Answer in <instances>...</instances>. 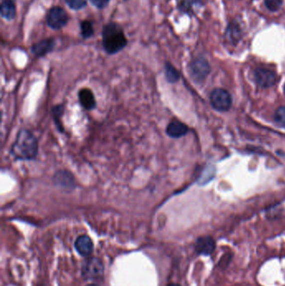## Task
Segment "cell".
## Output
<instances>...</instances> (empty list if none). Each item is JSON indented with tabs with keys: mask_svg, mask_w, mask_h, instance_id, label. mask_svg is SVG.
Returning <instances> with one entry per match:
<instances>
[{
	"mask_svg": "<svg viewBox=\"0 0 285 286\" xmlns=\"http://www.w3.org/2000/svg\"><path fill=\"white\" fill-rule=\"evenodd\" d=\"M39 152L37 137L30 130L22 129L11 147V152L16 160L31 161L36 159Z\"/></svg>",
	"mask_w": 285,
	"mask_h": 286,
	"instance_id": "6da1fadb",
	"label": "cell"
},
{
	"mask_svg": "<svg viewBox=\"0 0 285 286\" xmlns=\"http://www.w3.org/2000/svg\"><path fill=\"white\" fill-rule=\"evenodd\" d=\"M102 45L106 53L110 55L123 50L127 45V41L121 26L115 23L106 25L102 33Z\"/></svg>",
	"mask_w": 285,
	"mask_h": 286,
	"instance_id": "7a4b0ae2",
	"label": "cell"
},
{
	"mask_svg": "<svg viewBox=\"0 0 285 286\" xmlns=\"http://www.w3.org/2000/svg\"><path fill=\"white\" fill-rule=\"evenodd\" d=\"M212 107L219 112H227L232 107V97L224 89H215L210 95Z\"/></svg>",
	"mask_w": 285,
	"mask_h": 286,
	"instance_id": "3957f363",
	"label": "cell"
},
{
	"mask_svg": "<svg viewBox=\"0 0 285 286\" xmlns=\"http://www.w3.org/2000/svg\"><path fill=\"white\" fill-rule=\"evenodd\" d=\"M104 264L100 258L91 257L84 261L81 266V274L87 279L100 278L103 275Z\"/></svg>",
	"mask_w": 285,
	"mask_h": 286,
	"instance_id": "277c9868",
	"label": "cell"
},
{
	"mask_svg": "<svg viewBox=\"0 0 285 286\" xmlns=\"http://www.w3.org/2000/svg\"><path fill=\"white\" fill-rule=\"evenodd\" d=\"M209 64L204 58L195 59L190 65V73L197 82H202L210 73Z\"/></svg>",
	"mask_w": 285,
	"mask_h": 286,
	"instance_id": "5b68a950",
	"label": "cell"
},
{
	"mask_svg": "<svg viewBox=\"0 0 285 286\" xmlns=\"http://www.w3.org/2000/svg\"><path fill=\"white\" fill-rule=\"evenodd\" d=\"M46 22L51 28L60 30L68 23V16L64 9L54 7L47 14Z\"/></svg>",
	"mask_w": 285,
	"mask_h": 286,
	"instance_id": "8992f818",
	"label": "cell"
},
{
	"mask_svg": "<svg viewBox=\"0 0 285 286\" xmlns=\"http://www.w3.org/2000/svg\"><path fill=\"white\" fill-rule=\"evenodd\" d=\"M254 81L261 88H268L274 86L277 81L274 71L266 68H257L253 73Z\"/></svg>",
	"mask_w": 285,
	"mask_h": 286,
	"instance_id": "52a82bcc",
	"label": "cell"
},
{
	"mask_svg": "<svg viewBox=\"0 0 285 286\" xmlns=\"http://www.w3.org/2000/svg\"><path fill=\"white\" fill-rule=\"evenodd\" d=\"M54 182L56 186L66 190H73L76 187V180L71 172L66 170H60L54 175Z\"/></svg>",
	"mask_w": 285,
	"mask_h": 286,
	"instance_id": "ba28073f",
	"label": "cell"
},
{
	"mask_svg": "<svg viewBox=\"0 0 285 286\" xmlns=\"http://www.w3.org/2000/svg\"><path fill=\"white\" fill-rule=\"evenodd\" d=\"M215 241L209 236H202L197 238L195 243V250L198 254L208 256L214 251Z\"/></svg>",
	"mask_w": 285,
	"mask_h": 286,
	"instance_id": "9c48e42d",
	"label": "cell"
},
{
	"mask_svg": "<svg viewBox=\"0 0 285 286\" xmlns=\"http://www.w3.org/2000/svg\"><path fill=\"white\" fill-rule=\"evenodd\" d=\"M75 248L79 254H81L83 257H88L93 252V242L88 235L83 234V235L79 236L78 238H76V242H75Z\"/></svg>",
	"mask_w": 285,
	"mask_h": 286,
	"instance_id": "30bf717a",
	"label": "cell"
},
{
	"mask_svg": "<svg viewBox=\"0 0 285 286\" xmlns=\"http://www.w3.org/2000/svg\"><path fill=\"white\" fill-rule=\"evenodd\" d=\"M79 101L84 109L93 110L96 107V101L95 95L90 89L83 88L79 91Z\"/></svg>",
	"mask_w": 285,
	"mask_h": 286,
	"instance_id": "8fae6325",
	"label": "cell"
},
{
	"mask_svg": "<svg viewBox=\"0 0 285 286\" xmlns=\"http://www.w3.org/2000/svg\"><path fill=\"white\" fill-rule=\"evenodd\" d=\"M188 131L189 130L187 125L176 120L170 122L167 127V134L172 138H180L183 137L187 134Z\"/></svg>",
	"mask_w": 285,
	"mask_h": 286,
	"instance_id": "7c38bea8",
	"label": "cell"
},
{
	"mask_svg": "<svg viewBox=\"0 0 285 286\" xmlns=\"http://www.w3.org/2000/svg\"><path fill=\"white\" fill-rule=\"evenodd\" d=\"M55 47V41L44 40L32 46V52L36 56H43L53 51Z\"/></svg>",
	"mask_w": 285,
	"mask_h": 286,
	"instance_id": "4fadbf2b",
	"label": "cell"
},
{
	"mask_svg": "<svg viewBox=\"0 0 285 286\" xmlns=\"http://www.w3.org/2000/svg\"><path fill=\"white\" fill-rule=\"evenodd\" d=\"M0 12H1V16L3 18L6 19L8 21H12L16 18V5L11 0H5L1 5Z\"/></svg>",
	"mask_w": 285,
	"mask_h": 286,
	"instance_id": "5bb4252c",
	"label": "cell"
},
{
	"mask_svg": "<svg viewBox=\"0 0 285 286\" xmlns=\"http://www.w3.org/2000/svg\"><path fill=\"white\" fill-rule=\"evenodd\" d=\"M242 36V31L237 24L232 23L227 27V31L225 34V39L229 43L236 44L238 42Z\"/></svg>",
	"mask_w": 285,
	"mask_h": 286,
	"instance_id": "9a60e30c",
	"label": "cell"
},
{
	"mask_svg": "<svg viewBox=\"0 0 285 286\" xmlns=\"http://www.w3.org/2000/svg\"><path fill=\"white\" fill-rule=\"evenodd\" d=\"M65 112V106L63 104L56 105L52 108V116L56 126L61 132H64L63 125L61 122V118Z\"/></svg>",
	"mask_w": 285,
	"mask_h": 286,
	"instance_id": "2e32d148",
	"label": "cell"
},
{
	"mask_svg": "<svg viewBox=\"0 0 285 286\" xmlns=\"http://www.w3.org/2000/svg\"><path fill=\"white\" fill-rule=\"evenodd\" d=\"M165 75H166L167 81L169 83H175L180 78L179 72L177 71V69L175 68L174 66L170 63H167L165 66Z\"/></svg>",
	"mask_w": 285,
	"mask_h": 286,
	"instance_id": "e0dca14e",
	"label": "cell"
},
{
	"mask_svg": "<svg viewBox=\"0 0 285 286\" xmlns=\"http://www.w3.org/2000/svg\"><path fill=\"white\" fill-rule=\"evenodd\" d=\"M81 35L85 39H88L94 35V28L90 21H83L81 25Z\"/></svg>",
	"mask_w": 285,
	"mask_h": 286,
	"instance_id": "ac0fdd59",
	"label": "cell"
},
{
	"mask_svg": "<svg viewBox=\"0 0 285 286\" xmlns=\"http://www.w3.org/2000/svg\"><path fill=\"white\" fill-rule=\"evenodd\" d=\"M179 7L181 11L185 13H189L192 11L193 6H195L196 4H198L200 0H179Z\"/></svg>",
	"mask_w": 285,
	"mask_h": 286,
	"instance_id": "d6986e66",
	"label": "cell"
},
{
	"mask_svg": "<svg viewBox=\"0 0 285 286\" xmlns=\"http://www.w3.org/2000/svg\"><path fill=\"white\" fill-rule=\"evenodd\" d=\"M275 122L281 127H285V107L277 108L275 112Z\"/></svg>",
	"mask_w": 285,
	"mask_h": 286,
	"instance_id": "ffe728a7",
	"label": "cell"
},
{
	"mask_svg": "<svg viewBox=\"0 0 285 286\" xmlns=\"http://www.w3.org/2000/svg\"><path fill=\"white\" fill-rule=\"evenodd\" d=\"M66 2L70 8L75 11H79L86 7L87 0H66Z\"/></svg>",
	"mask_w": 285,
	"mask_h": 286,
	"instance_id": "44dd1931",
	"label": "cell"
},
{
	"mask_svg": "<svg viewBox=\"0 0 285 286\" xmlns=\"http://www.w3.org/2000/svg\"><path fill=\"white\" fill-rule=\"evenodd\" d=\"M265 6L270 11H277L282 6V0H265Z\"/></svg>",
	"mask_w": 285,
	"mask_h": 286,
	"instance_id": "7402d4cb",
	"label": "cell"
},
{
	"mask_svg": "<svg viewBox=\"0 0 285 286\" xmlns=\"http://www.w3.org/2000/svg\"><path fill=\"white\" fill-rule=\"evenodd\" d=\"M91 2L96 8L104 9L108 6L110 0H91Z\"/></svg>",
	"mask_w": 285,
	"mask_h": 286,
	"instance_id": "603a6c76",
	"label": "cell"
},
{
	"mask_svg": "<svg viewBox=\"0 0 285 286\" xmlns=\"http://www.w3.org/2000/svg\"><path fill=\"white\" fill-rule=\"evenodd\" d=\"M168 286H181V285H180V284H178V283H170L169 285Z\"/></svg>",
	"mask_w": 285,
	"mask_h": 286,
	"instance_id": "cb8c5ba5",
	"label": "cell"
},
{
	"mask_svg": "<svg viewBox=\"0 0 285 286\" xmlns=\"http://www.w3.org/2000/svg\"><path fill=\"white\" fill-rule=\"evenodd\" d=\"M88 286H98V285H96V284H89Z\"/></svg>",
	"mask_w": 285,
	"mask_h": 286,
	"instance_id": "d4e9b609",
	"label": "cell"
},
{
	"mask_svg": "<svg viewBox=\"0 0 285 286\" xmlns=\"http://www.w3.org/2000/svg\"><path fill=\"white\" fill-rule=\"evenodd\" d=\"M284 92H285V86H284Z\"/></svg>",
	"mask_w": 285,
	"mask_h": 286,
	"instance_id": "484cf974",
	"label": "cell"
}]
</instances>
